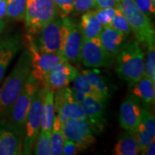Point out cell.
<instances>
[{"mask_svg":"<svg viewBox=\"0 0 155 155\" xmlns=\"http://www.w3.org/2000/svg\"><path fill=\"white\" fill-rule=\"evenodd\" d=\"M32 69V55L28 48L23 50L14 68L0 88V124H7L15 102Z\"/></svg>","mask_w":155,"mask_h":155,"instance_id":"obj_1","label":"cell"},{"mask_svg":"<svg viewBox=\"0 0 155 155\" xmlns=\"http://www.w3.org/2000/svg\"><path fill=\"white\" fill-rule=\"evenodd\" d=\"M116 72L129 86L145 75L144 54L140 42H129L116 56Z\"/></svg>","mask_w":155,"mask_h":155,"instance_id":"obj_2","label":"cell"},{"mask_svg":"<svg viewBox=\"0 0 155 155\" xmlns=\"http://www.w3.org/2000/svg\"><path fill=\"white\" fill-rule=\"evenodd\" d=\"M116 7L125 16L137 41L146 45L154 42L155 32L151 19L139 8L134 0H117Z\"/></svg>","mask_w":155,"mask_h":155,"instance_id":"obj_3","label":"cell"},{"mask_svg":"<svg viewBox=\"0 0 155 155\" xmlns=\"http://www.w3.org/2000/svg\"><path fill=\"white\" fill-rule=\"evenodd\" d=\"M44 92L45 86L41 83L38 82V87L27 115L25 134L23 137L22 154L29 155L32 154L35 143L40 131Z\"/></svg>","mask_w":155,"mask_h":155,"instance_id":"obj_4","label":"cell"},{"mask_svg":"<svg viewBox=\"0 0 155 155\" xmlns=\"http://www.w3.org/2000/svg\"><path fill=\"white\" fill-rule=\"evenodd\" d=\"M60 16L53 0H26L25 20L29 35L36 33L42 27Z\"/></svg>","mask_w":155,"mask_h":155,"instance_id":"obj_5","label":"cell"},{"mask_svg":"<svg viewBox=\"0 0 155 155\" xmlns=\"http://www.w3.org/2000/svg\"><path fill=\"white\" fill-rule=\"evenodd\" d=\"M38 85V81L31 74L25 81L20 94L15 102L12 110L9 116L7 124L15 129L21 137H24L25 127L27 115L35 92Z\"/></svg>","mask_w":155,"mask_h":155,"instance_id":"obj_6","label":"cell"},{"mask_svg":"<svg viewBox=\"0 0 155 155\" xmlns=\"http://www.w3.org/2000/svg\"><path fill=\"white\" fill-rule=\"evenodd\" d=\"M62 22L61 53L70 63H79L83 40L79 24L68 16L62 17Z\"/></svg>","mask_w":155,"mask_h":155,"instance_id":"obj_7","label":"cell"},{"mask_svg":"<svg viewBox=\"0 0 155 155\" xmlns=\"http://www.w3.org/2000/svg\"><path fill=\"white\" fill-rule=\"evenodd\" d=\"M62 25V17L60 16L42 27L36 33L28 35L27 39L40 51L61 53Z\"/></svg>","mask_w":155,"mask_h":155,"instance_id":"obj_8","label":"cell"},{"mask_svg":"<svg viewBox=\"0 0 155 155\" xmlns=\"http://www.w3.org/2000/svg\"><path fill=\"white\" fill-rule=\"evenodd\" d=\"M27 44L32 55L31 74L44 86L46 78L50 71L58 64L67 61L66 59L61 53H45L40 51L28 39Z\"/></svg>","mask_w":155,"mask_h":155,"instance_id":"obj_9","label":"cell"},{"mask_svg":"<svg viewBox=\"0 0 155 155\" xmlns=\"http://www.w3.org/2000/svg\"><path fill=\"white\" fill-rule=\"evenodd\" d=\"M62 127L64 138L75 143L82 152L96 142L94 129L87 120L69 119L62 123Z\"/></svg>","mask_w":155,"mask_h":155,"instance_id":"obj_10","label":"cell"},{"mask_svg":"<svg viewBox=\"0 0 155 155\" xmlns=\"http://www.w3.org/2000/svg\"><path fill=\"white\" fill-rule=\"evenodd\" d=\"M114 58L103 47L99 37L83 40L81 48V62L88 68H108L114 63Z\"/></svg>","mask_w":155,"mask_h":155,"instance_id":"obj_11","label":"cell"},{"mask_svg":"<svg viewBox=\"0 0 155 155\" xmlns=\"http://www.w3.org/2000/svg\"><path fill=\"white\" fill-rule=\"evenodd\" d=\"M54 104L61 123L69 119L86 120L82 106L74 100L68 86L54 91Z\"/></svg>","mask_w":155,"mask_h":155,"instance_id":"obj_12","label":"cell"},{"mask_svg":"<svg viewBox=\"0 0 155 155\" xmlns=\"http://www.w3.org/2000/svg\"><path fill=\"white\" fill-rule=\"evenodd\" d=\"M142 116V108L140 102L132 95H129L122 102L119 109L120 126L125 131L134 134L140 124Z\"/></svg>","mask_w":155,"mask_h":155,"instance_id":"obj_13","label":"cell"},{"mask_svg":"<svg viewBox=\"0 0 155 155\" xmlns=\"http://www.w3.org/2000/svg\"><path fill=\"white\" fill-rule=\"evenodd\" d=\"M106 101L101 98L88 96L81 104L86 120L92 126L95 134H100L106 127Z\"/></svg>","mask_w":155,"mask_h":155,"instance_id":"obj_14","label":"cell"},{"mask_svg":"<svg viewBox=\"0 0 155 155\" xmlns=\"http://www.w3.org/2000/svg\"><path fill=\"white\" fill-rule=\"evenodd\" d=\"M78 73V70L69 62L64 61L55 65L48 73L44 86L53 91L68 86Z\"/></svg>","mask_w":155,"mask_h":155,"instance_id":"obj_15","label":"cell"},{"mask_svg":"<svg viewBox=\"0 0 155 155\" xmlns=\"http://www.w3.org/2000/svg\"><path fill=\"white\" fill-rule=\"evenodd\" d=\"M23 138L7 124H0V155L22 154Z\"/></svg>","mask_w":155,"mask_h":155,"instance_id":"obj_16","label":"cell"},{"mask_svg":"<svg viewBox=\"0 0 155 155\" xmlns=\"http://www.w3.org/2000/svg\"><path fill=\"white\" fill-rule=\"evenodd\" d=\"M22 48L21 38L17 35L0 40V83L6 71Z\"/></svg>","mask_w":155,"mask_h":155,"instance_id":"obj_17","label":"cell"},{"mask_svg":"<svg viewBox=\"0 0 155 155\" xmlns=\"http://www.w3.org/2000/svg\"><path fill=\"white\" fill-rule=\"evenodd\" d=\"M99 39L104 49L114 58L129 42L127 36L111 27L103 28Z\"/></svg>","mask_w":155,"mask_h":155,"instance_id":"obj_18","label":"cell"},{"mask_svg":"<svg viewBox=\"0 0 155 155\" xmlns=\"http://www.w3.org/2000/svg\"><path fill=\"white\" fill-rule=\"evenodd\" d=\"M134 135L140 148L141 154L155 137V119L146 108H142V116Z\"/></svg>","mask_w":155,"mask_h":155,"instance_id":"obj_19","label":"cell"},{"mask_svg":"<svg viewBox=\"0 0 155 155\" xmlns=\"http://www.w3.org/2000/svg\"><path fill=\"white\" fill-rule=\"evenodd\" d=\"M130 87L131 95L135 97L139 102H141L144 106V108L148 109L154 105L155 85L147 75H145Z\"/></svg>","mask_w":155,"mask_h":155,"instance_id":"obj_20","label":"cell"},{"mask_svg":"<svg viewBox=\"0 0 155 155\" xmlns=\"http://www.w3.org/2000/svg\"><path fill=\"white\" fill-rule=\"evenodd\" d=\"M55 104H54V91L45 86L43 102L42 107L41 126L40 130L50 131L55 117Z\"/></svg>","mask_w":155,"mask_h":155,"instance_id":"obj_21","label":"cell"},{"mask_svg":"<svg viewBox=\"0 0 155 155\" xmlns=\"http://www.w3.org/2000/svg\"><path fill=\"white\" fill-rule=\"evenodd\" d=\"M78 24L83 40L98 38L103 30V27L96 19L94 10L83 13Z\"/></svg>","mask_w":155,"mask_h":155,"instance_id":"obj_22","label":"cell"},{"mask_svg":"<svg viewBox=\"0 0 155 155\" xmlns=\"http://www.w3.org/2000/svg\"><path fill=\"white\" fill-rule=\"evenodd\" d=\"M141 154L138 142L134 134L126 131L118 138L114 148L115 155H137Z\"/></svg>","mask_w":155,"mask_h":155,"instance_id":"obj_23","label":"cell"},{"mask_svg":"<svg viewBox=\"0 0 155 155\" xmlns=\"http://www.w3.org/2000/svg\"><path fill=\"white\" fill-rule=\"evenodd\" d=\"M64 135L62 123L57 114H55L50 134V155L63 154Z\"/></svg>","mask_w":155,"mask_h":155,"instance_id":"obj_24","label":"cell"},{"mask_svg":"<svg viewBox=\"0 0 155 155\" xmlns=\"http://www.w3.org/2000/svg\"><path fill=\"white\" fill-rule=\"evenodd\" d=\"M88 77L91 84L101 99L107 101L111 96V91L106 78L95 70L83 71Z\"/></svg>","mask_w":155,"mask_h":155,"instance_id":"obj_25","label":"cell"},{"mask_svg":"<svg viewBox=\"0 0 155 155\" xmlns=\"http://www.w3.org/2000/svg\"><path fill=\"white\" fill-rule=\"evenodd\" d=\"M72 83L73 90L80 91L83 93V94H84L86 96H93L96 97V98H101L98 94L96 92V91L94 90V88H93L90 81L88 80V77H87L86 73L83 72V71L81 73H78V75L72 81Z\"/></svg>","mask_w":155,"mask_h":155,"instance_id":"obj_26","label":"cell"},{"mask_svg":"<svg viewBox=\"0 0 155 155\" xmlns=\"http://www.w3.org/2000/svg\"><path fill=\"white\" fill-rule=\"evenodd\" d=\"M26 12V0H8L6 15L12 20L25 19Z\"/></svg>","mask_w":155,"mask_h":155,"instance_id":"obj_27","label":"cell"},{"mask_svg":"<svg viewBox=\"0 0 155 155\" xmlns=\"http://www.w3.org/2000/svg\"><path fill=\"white\" fill-rule=\"evenodd\" d=\"M50 131L40 130L34 145V154L36 155H50Z\"/></svg>","mask_w":155,"mask_h":155,"instance_id":"obj_28","label":"cell"},{"mask_svg":"<svg viewBox=\"0 0 155 155\" xmlns=\"http://www.w3.org/2000/svg\"><path fill=\"white\" fill-rule=\"evenodd\" d=\"M155 44L154 42L147 45V53L144 57L145 75L152 80L155 85Z\"/></svg>","mask_w":155,"mask_h":155,"instance_id":"obj_29","label":"cell"},{"mask_svg":"<svg viewBox=\"0 0 155 155\" xmlns=\"http://www.w3.org/2000/svg\"><path fill=\"white\" fill-rule=\"evenodd\" d=\"M111 27L121 32L122 33H124L127 37L130 35L131 32L130 27H129L127 19L117 7H116V13L113 19H112Z\"/></svg>","mask_w":155,"mask_h":155,"instance_id":"obj_30","label":"cell"},{"mask_svg":"<svg viewBox=\"0 0 155 155\" xmlns=\"http://www.w3.org/2000/svg\"><path fill=\"white\" fill-rule=\"evenodd\" d=\"M94 12L96 19L101 25L103 28L111 27L112 19L116 13V7L97 9V10Z\"/></svg>","mask_w":155,"mask_h":155,"instance_id":"obj_31","label":"cell"},{"mask_svg":"<svg viewBox=\"0 0 155 155\" xmlns=\"http://www.w3.org/2000/svg\"><path fill=\"white\" fill-rule=\"evenodd\" d=\"M95 9V0H75L72 12L74 15H83Z\"/></svg>","mask_w":155,"mask_h":155,"instance_id":"obj_32","label":"cell"},{"mask_svg":"<svg viewBox=\"0 0 155 155\" xmlns=\"http://www.w3.org/2000/svg\"><path fill=\"white\" fill-rule=\"evenodd\" d=\"M60 11L61 17H67L73 12L75 0H53Z\"/></svg>","mask_w":155,"mask_h":155,"instance_id":"obj_33","label":"cell"},{"mask_svg":"<svg viewBox=\"0 0 155 155\" xmlns=\"http://www.w3.org/2000/svg\"><path fill=\"white\" fill-rule=\"evenodd\" d=\"M137 5L147 17L152 18L155 15V6L151 0H134Z\"/></svg>","mask_w":155,"mask_h":155,"instance_id":"obj_34","label":"cell"},{"mask_svg":"<svg viewBox=\"0 0 155 155\" xmlns=\"http://www.w3.org/2000/svg\"><path fill=\"white\" fill-rule=\"evenodd\" d=\"M82 152L80 148L77 146L73 141L68 140L64 138L63 147V154L65 155H75Z\"/></svg>","mask_w":155,"mask_h":155,"instance_id":"obj_35","label":"cell"},{"mask_svg":"<svg viewBox=\"0 0 155 155\" xmlns=\"http://www.w3.org/2000/svg\"><path fill=\"white\" fill-rule=\"evenodd\" d=\"M72 96L75 101L79 103V104H82L83 101L85 100V98H86V97L87 96L84 94H83V93L78 91H75V90H73V89H72Z\"/></svg>","mask_w":155,"mask_h":155,"instance_id":"obj_36","label":"cell"},{"mask_svg":"<svg viewBox=\"0 0 155 155\" xmlns=\"http://www.w3.org/2000/svg\"><path fill=\"white\" fill-rule=\"evenodd\" d=\"M144 155H154L155 154V141L154 139L149 144L144 152L141 153Z\"/></svg>","mask_w":155,"mask_h":155,"instance_id":"obj_37","label":"cell"},{"mask_svg":"<svg viewBox=\"0 0 155 155\" xmlns=\"http://www.w3.org/2000/svg\"><path fill=\"white\" fill-rule=\"evenodd\" d=\"M8 0H0V19H2L6 15Z\"/></svg>","mask_w":155,"mask_h":155,"instance_id":"obj_38","label":"cell"},{"mask_svg":"<svg viewBox=\"0 0 155 155\" xmlns=\"http://www.w3.org/2000/svg\"><path fill=\"white\" fill-rule=\"evenodd\" d=\"M5 25L6 23L5 21H4L2 19H0V35H1L2 32H3L4 29L5 28Z\"/></svg>","mask_w":155,"mask_h":155,"instance_id":"obj_39","label":"cell"},{"mask_svg":"<svg viewBox=\"0 0 155 155\" xmlns=\"http://www.w3.org/2000/svg\"><path fill=\"white\" fill-rule=\"evenodd\" d=\"M151 2H152V5L155 6V0H151Z\"/></svg>","mask_w":155,"mask_h":155,"instance_id":"obj_40","label":"cell"}]
</instances>
